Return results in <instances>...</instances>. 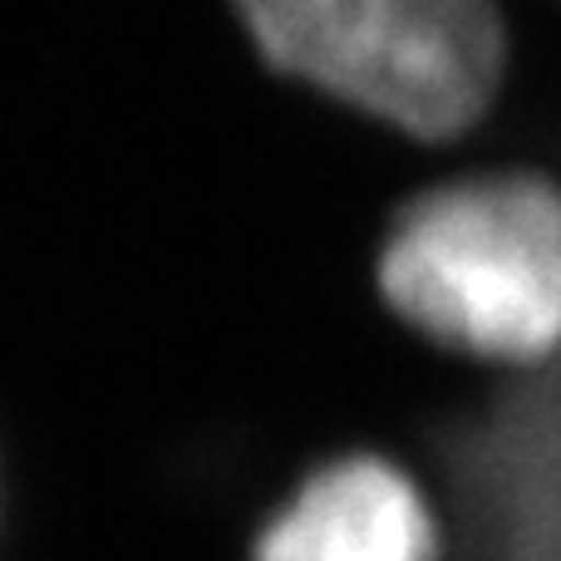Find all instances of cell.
I'll list each match as a JSON object with an SVG mask.
<instances>
[{
  "label": "cell",
  "instance_id": "277c9868",
  "mask_svg": "<svg viewBox=\"0 0 561 561\" xmlns=\"http://www.w3.org/2000/svg\"><path fill=\"white\" fill-rule=\"evenodd\" d=\"M0 527H5V468H0Z\"/></svg>",
  "mask_w": 561,
  "mask_h": 561
},
{
  "label": "cell",
  "instance_id": "7a4b0ae2",
  "mask_svg": "<svg viewBox=\"0 0 561 561\" xmlns=\"http://www.w3.org/2000/svg\"><path fill=\"white\" fill-rule=\"evenodd\" d=\"M262 59L428 144L503 104L513 25L503 0H232Z\"/></svg>",
  "mask_w": 561,
  "mask_h": 561
},
{
  "label": "cell",
  "instance_id": "3957f363",
  "mask_svg": "<svg viewBox=\"0 0 561 561\" xmlns=\"http://www.w3.org/2000/svg\"><path fill=\"white\" fill-rule=\"evenodd\" d=\"M247 561H454V527L419 468L385 448H340L266 503Z\"/></svg>",
  "mask_w": 561,
  "mask_h": 561
},
{
  "label": "cell",
  "instance_id": "6da1fadb",
  "mask_svg": "<svg viewBox=\"0 0 561 561\" xmlns=\"http://www.w3.org/2000/svg\"><path fill=\"white\" fill-rule=\"evenodd\" d=\"M389 310L424 340L497 369L561 359V178L493 163L419 193L379 252Z\"/></svg>",
  "mask_w": 561,
  "mask_h": 561
}]
</instances>
